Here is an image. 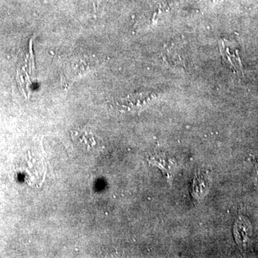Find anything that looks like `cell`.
Listing matches in <instances>:
<instances>
[{
	"label": "cell",
	"mask_w": 258,
	"mask_h": 258,
	"mask_svg": "<svg viewBox=\"0 0 258 258\" xmlns=\"http://www.w3.org/2000/svg\"><path fill=\"white\" fill-rule=\"evenodd\" d=\"M98 61L91 58H76L70 60L63 68V77L68 83L86 76L96 68Z\"/></svg>",
	"instance_id": "6da1fadb"
},
{
	"label": "cell",
	"mask_w": 258,
	"mask_h": 258,
	"mask_svg": "<svg viewBox=\"0 0 258 258\" xmlns=\"http://www.w3.org/2000/svg\"><path fill=\"white\" fill-rule=\"evenodd\" d=\"M156 97V94L152 93H139L128 95L115 101V107L120 111H135L147 106L154 101Z\"/></svg>",
	"instance_id": "7a4b0ae2"
},
{
	"label": "cell",
	"mask_w": 258,
	"mask_h": 258,
	"mask_svg": "<svg viewBox=\"0 0 258 258\" xmlns=\"http://www.w3.org/2000/svg\"><path fill=\"white\" fill-rule=\"evenodd\" d=\"M220 50L223 60L236 72L242 73L239 50L236 48L235 44L230 40H222L220 42Z\"/></svg>",
	"instance_id": "3957f363"
},
{
	"label": "cell",
	"mask_w": 258,
	"mask_h": 258,
	"mask_svg": "<svg viewBox=\"0 0 258 258\" xmlns=\"http://www.w3.org/2000/svg\"><path fill=\"white\" fill-rule=\"evenodd\" d=\"M73 138L79 144H83L86 147L91 148L96 144L92 134H88L86 132H75Z\"/></svg>",
	"instance_id": "277c9868"
}]
</instances>
